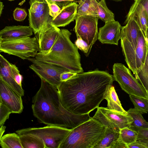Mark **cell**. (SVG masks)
Wrapping results in <instances>:
<instances>
[{
  "mask_svg": "<svg viewBox=\"0 0 148 148\" xmlns=\"http://www.w3.org/2000/svg\"><path fill=\"white\" fill-rule=\"evenodd\" d=\"M112 75L96 70L77 74L57 87L63 106L77 114H89L97 108L114 81Z\"/></svg>",
  "mask_w": 148,
  "mask_h": 148,
  "instance_id": "1",
  "label": "cell"
},
{
  "mask_svg": "<svg viewBox=\"0 0 148 148\" xmlns=\"http://www.w3.org/2000/svg\"><path fill=\"white\" fill-rule=\"evenodd\" d=\"M41 80L32 106L34 115L40 122L72 129L91 118L89 114H77L68 111L61 103L57 88Z\"/></svg>",
  "mask_w": 148,
  "mask_h": 148,
  "instance_id": "2",
  "label": "cell"
},
{
  "mask_svg": "<svg viewBox=\"0 0 148 148\" xmlns=\"http://www.w3.org/2000/svg\"><path fill=\"white\" fill-rule=\"evenodd\" d=\"M71 34L67 29H60L50 50L44 53L39 52L35 58L40 61L62 66L77 74L83 72L78 48L70 39Z\"/></svg>",
  "mask_w": 148,
  "mask_h": 148,
  "instance_id": "3",
  "label": "cell"
},
{
  "mask_svg": "<svg viewBox=\"0 0 148 148\" xmlns=\"http://www.w3.org/2000/svg\"><path fill=\"white\" fill-rule=\"evenodd\" d=\"M106 130L104 125L91 117L72 129L59 148H94Z\"/></svg>",
  "mask_w": 148,
  "mask_h": 148,
  "instance_id": "4",
  "label": "cell"
},
{
  "mask_svg": "<svg viewBox=\"0 0 148 148\" xmlns=\"http://www.w3.org/2000/svg\"><path fill=\"white\" fill-rule=\"evenodd\" d=\"M99 18L92 15L77 16L73 29L77 37L75 44L88 57L98 38Z\"/></svg>",
  "mask_w": 148,
  "mask_h": 148,
  "instance_id": "5",
  "label": "cell"
},
{
  "mask_svg": "<svg viewBox=\"0 0 148 148\" xmlns=\"http://www.w3.org/2000/svg\"><path fill=\"white\" fill-rule=\"evenodd\" d=\"M121 42L125 62L135 76L143 67L145 62L147 49L145 37L140 30L136 47L123 39H121Z\"/></svg>",
  "mask_w": 148,
  "mask_h": 148,
  "instance_id": "6",
  "label": "cell"
},
{
  "mask_svg": "<svg viewBox=\"0 0 148 148\" xmlns=\"http://www.w3.org/2000/svg\"><path fill=\"white\" fill-rule=\"evenodd\" d=\"M72 129L54 125L43 127H29L16 131L19 135L30 134L36 136L44 142L46 148H59Z\"/></svg>",
  "mask_w": 148,
  "mask_h": 148,
  "instance_id": "7",
  "label": "cell"
},
{
  "mask_svg": "<svg viewBox=\"0 0 148 148\" xmlns=\"http://www.w3.org/2000/svg\"><path fill=\"white\" fill-rule=\"evenodd\" d=\"M39 51L35 37L0 40V52L14 55L23 60L35 57Z\"/></svg>",
  "mask_w": 148,
  "mask_h": 148,
  "instance_id": "8",
  "label": "cell"
},
{
  "mask_svg": "<svg viewBox=\"0 0 148 148\" xmlns=\"http://www.w3.org/2000/svg\"><path fill=\"white\" fill-rule=\"evenodd\" d=\"M113 71L114 79L118 82L122 90L129 95L148 99L147 91L124 64L114 63Z\"/></svg>",
  "mask_w": 148,
  "mask_h": 148,
  "instance_id": "9",
  "label": "cell"
},
{
  "mask_svg": "<svg viewBox=\"0 0 148 148\" xmlns=\"http://www.w3.org/2000/svg\"><path fill=\"white\" fill-rule=\"evenodd\" d=\"M27 60L32 64L29 68L40 78L56 88L62 82L60 75L63 73L71 71L62 66L40 61L35 57H30Z\"/></svg>",
  "mask_w": 148,
  "mask_h": 148,
  "instance_id": "10",
  "label": "cell"
},
{
  "mask_svg": "<svg viewBox=\"0 0 148 148\" xmlns=\"http://www.w3.org/2000/svg\"><path fill=\"white\" fill-rule=\"evenodd\" d=\"M29 25L36 34L52 18L50 15L48 4L45 0H29Z\"/></svg>",
  "mask_w": 148,
  "mask_h": 148,
  "instance_id": "11",
  "label": "cell"
},
{
  "mask_svg": "<svg viewBox=\"0 0 148 148\" xmlns=\"http://www.w3.org/2000/svg\"><path fill=\"white\" fill-rule=\"evenodd\" d=\"M21 97L0 78V103L6 106L12 113L20 114L23 111Z\"/></svg>",
  "mask_w": 148,
  "mask_h": 148,
  "instance_id": "12",
  "label": "cell"
},
{
  "mask_svg": "<svg viewBox=\"0 0 148 148\" xmlns=\"http://www.w3.org/2000/svg\"><path fill=\"white\" fill-rule=\"evenodd\" d=\"M60 29L49 22L35 35L38 42L39 51L41 53L47 52L54 43Z\"/></svg>",
  "mask_w": 148,
  "mask_h": 148,
  "instance_id": "13",
  "label": "cell"
},
{
  "mask_svg": "<svg viewBox=\"0 0 148 148\" xmlns=\"http://www.w3.org/2000/svg\"><path fill=\"white\" fill-rule=\"evenodd\" d=\"M122 27L119 23L115 20L105 23L99 29L98 39L103 44L118 45L121 39Z\"/></svg>",
  "mask_w": 148,
  "mask_h": 148,
  "instance_id": "14",
  "label": "cell"
},
{
  "mask_svg": "<svg viewBox=\"0 0 148 148\" xmlns=\"http://www.w3.org/2000/svg\"><path fill=\"white\" fill-rule=\"evenodd\" d=\"M78 4L73 2L61 7L58 14L50 22L56 27H64L75 20L77 13Z\"/></svg>",
  "mask_w": 148,
  "mask_h": 148,
  "instance_id": "15",
  "label": "cell"
},
{
  "mask_svg": "<svg viewBox=\"0 0 148 148\" xmlns=\"http://www.w3.org/2000/svg\"><path fill=\"white\" fill-rule=\"evenodd\" d=\"M130 19L134 20L136 22L145 38L147 22L143 6L136 0H134L131 7L124 23L126 24Z\"/></svg>",
  "mask_w": 148,
  "mask_h": 148,
  "instance_id": "16",
  "label": "cell"
},
{
  "mask_svg": "<svg viewBox=\"0 0 148 148\" xmlns=\"http://www.w3.org/2000/svg\"><path fill=\"white\" fill-rule=\"evenodd\" d=\"M10 62L1 54L0 55V78L8 86L21 96L24 91L22 86L15 81L12 73Z\"/></svg>",
  "mask_w": 148,
  "mask_h": 148,
  "instance_id": "17",
  "label": "cell"
},
{
  "mask_svg": "<svg viewBox=\"0 0 148 148\" xmlns=\"http://www.w3.org/2000/svg\"><path fill=\"white\" fill-rule=\"evenodd\" d=\"M98 108L118 131L119 132L120 129L130 127L133 119L128 114L116 112L107 108Z\"/></svg>",
  "mask_w": 148,
  "mask_h": 148,
  "instance_id": "18",
  "label": "cell"
},
{
  "mask_svg": "<svg viewBox=\"0 0 148 148\" xmlns=\"http://www.w3.org/2000/svg\"><path fill=\"white\" fill-rule=\"evenodd\" d=\"M33 32L29 26H6L0 31V40L17 39L29 37L33 35Z\"/></svg>",
  "mask_w": 148,
  "mask_h": 148,
  "instance_id": "19",
  "label": "cell"
},
{
  "mask_svg": "<svg viewBox=\"0 0 148 148\" xmlns=\"http://www.w3.org/2000/svg\"><path fill=\"white\" fill-rule=\"evenodd\" d=\"M140 30L138 25L134 20H130L125 26L122 27L121 39H124L136 47Z\"/></svg>",
  "mask_w": 148,
  "mask_h": 148,
  "instance_id": "20",
  "label": "cell"
},
{
  "mask_svg": "<svg viewBox=\"0 0 148 148\" xmlns=\"http://www.w3.org/2000/svg\"><path fill=\"white\" fill-rule=\"evenodd\" d=\"M107 102V108L116 112L127 114V111L123 108L114 87L112 85L105 96Z\"/></svg>",
  "mask_w": 148,
  "mask_h": 148,
  "instance_id": "21",
  "label": "cell"
},
{
  "mask_svg": "<svg viewBox=\"0 0 148 148\" xmlns=\"http://www.w3.org/2000/svg\"><path fill=\"white\" fill-rule=\"evenodd\" d=\"M78 3L77 16L92 15L97 17L99 2L96 0H80Z\"/></svg>",
  "mask_w": 148,
  "mask_h": 148,
  "instance_id": "22",
  "label": "cell"
},
{
  "mask_svg": "<svg viewBox=\"0 0 148 148\" xmlns=\"http://www.w3.org/2000/svg\"><path fill=\"white\" fill-rule=\"evenodd\" d=\"M104 135L94 148H111L119 137V132L106 127Z\"/></svg>",
  "mask_w": 148,
  "mask_h": 148,
  "instance_id": "23",
  "label": "cell"
},
{
  "mask_svg": "<svg viewBox=\"0 0 148 148\" xmlns=\"http://www.w3.org/2000/svg\"><path fill=\"white\" fill-rule=\"evenodd\" d=\"M19 135L23 148H46L43 141L36 136L30 134Z\"/></svg>",
  "mask_w": 148,
  "mask_h": 148,
  "instance_id": "24",
  "label": "cell"
},
{
  "mask_svg": "<svg viewBox=\"0 0 148 148\" xmlns=\"http://www.w3.org/2000/svg\"><path fill=\"white\" fill-rule=\"evenodd\" d=\"M2 148H23L19 135L15 133L6 134L0 138Z\"/></svg>",
  "mask_w": 148,
  "mask_h": 148,
  "instance_id": "25",
  "label": "cell"
},
{
  "mask_svg": "<svg viewBox=\"0 0 148 148\" xmlns=\"http://www.w3.org/2000/svg\"><path fill=\"white\" fill-rule=\"evenodd\" d=\"M127 112L133 119L130 126L148 129V122L144 119L143 114L140 111L134 108H130Z\"/></svg>",
  "mask_w": 148,
  "mask_h": 148,
  "instance_id": "26",
  "label": "cell"
},
{
  "mask_svg": "<svg viewBox=\"0 0 148 148\" xmlns=\"http://www.w3.org/2000/svg\"><path fill=\"white\" fill-rule=\"evenodd\" d=\"M97 17L105 23L115 20L114 14L107 7L105 0H101L99 2Z\"/></svg>",
  "mask_w": 148,
  "mask_h": 148,
  "instance_id": "27",
  "label": "cell"
},
{
  "mask_svg": "<svg viewBox=\"0 0 148 148\" xmlns=\"http://www.w3.org/2000/svg\"><path fill=\"white\" fill-rule=\"evenodd\" d=\"M138 133L130 127L120 130L119 138L127 145L137 140Z\"/></svg>",
  "mask_w": 148,
  "mask_h": 148,
  "instance_id": "28",
  "label": "cell"
},
{
  "mask_svg": "<svg viewBox=\"0 0 148 148\" xmlns=\"http://www.w3.org/2000/svg\"><path fill=\"white\" fill-rule=\"evenodd\" d=\"M129 97L134 106L135 108L142 114L148 112V99L131 95H129Z\"/></svg>",
  "mask_w": 148,
  "mask_h": 148,
  "instance_id": "29",
  "label": "cell"
},
{
  "mask_svg": "<svg viewBox=\"0 0 148 148\" xmlns=\"http://www.w3.org/2000/svg\"><path fill=\"white\" fill-rule=\"evenodd\" d=\"M138 82L144 87L147 91L148 90V67L144 66L143 69L135 76Z\"/></svg>",
  "mask_w": 148,
  "mask_h": 148,
  "instance_id": "30",
  "label": "cell"
},
{
  "mask_svg": "<svg viewBox=\"0 0 148 148\" xmlns=\"http://www.w3.org/2000/svg\"><path fill=\"white\" fill-rule=\"evenodd\" d=\"M130 127L138 132L137 140L145 144L148 148V129L132 126Z\"/></svg>",
  "mask_w": 148,
  "mask_h": 148,
  "instance_id": "31",
  "label": "cell"
},
{
  "mask_svg": "<svg viewBox=\"0 0 148 148\" xmlns=\"http://www.w3.org/2000/svg\"><path fill=\"white\" fill-rule=\"evenodd\" d=\"M11 113L12 111L8 107L3 103H0V126L3 125Z\"/></svg>",
  "mask_w": 148,
  "mask_h": 148,
  "instance_id": "32",
  "label": "cell"
},
{
  "mask_svg": "<svg viewBox=\"0 0 148 148\" xmlns=\"http://www.w3.org/2000/svg\"><path fill=\"white\" fill-rule=\"evenodd\" d=\"M13 14L14 19L18 21H23L27 16L25 10L19 8H16L15 9Z\"/></svg>",
  "mask_w": 148,
  "mask_h": 148,
  "instance_id": "33",
  "label": "cell"
},
{
  "mask_svg": "<svg viewBox=\"0 0 148 148\" xmlns=\"http://www.w3.org/2000/svg\"><path fill=\"white\" fill-rule=\"evenodd\" d=\"M11 72L16 83L20 86H22V76L20 74L18 68L14 64L10 63Z\"/></svg>",
  "mask_w": 148,
  "mask_h": 148,
  "instance_id": "34",
  "label": "cell"
},
{
  "mask_svg": "<svg viewBox=\"0 0 148 148\" xmlns=\"http://www.w3.org/2000/svg\"><path fill=\"white\" fill-rule=\"evenodd\" d=\"M47 3L49 9L50 15L52 18H54L59 13L61 8L60 6L55 3Z\"/></svg>",
  "mask_w": 148,
  "mask_h": 148,
  "instance_id": "35",
  "label": "cell"
},
{
  "mask_svg": "<svg viewBox=\"0 0 148 148\" xmlns=\"http://www.w3.org/2000/svg\"><path fill=\"white\" fill-rule=\"evenodd\" d=\"M45 1L47 2L55 3L61 7L73 2L76 1L73 0H45Z\"/></svg>",
  "mask_w": 148,
  "mask_h": 148,
  "instance_id": "36",
  "label": "cell"
},
{
  "mask_svg": "<svg viewBox=\"0 0 148 148\" xmlns=\"http://www.w3.org/2000/svg\"><path fill=\"white\" fill-rule=\"evenodd\" d=\"M77 73L71 71H67L62 73L60 75L62 82L66 81L75 76Z\"/></svg>",
  "mask_w": 148,
  "mask_h": 148,
  "instance_id": "37",
  "label": "cell"
},
{
  "mask_svg": "<svg viewBox=\"0 0 148 148\" xmlns=\"http://www.w3.org/2000/svg\"><path fill=\"white\" fill-rule=\"evenodd\" d=\"M127 148H148L144 143L136 140L127 145Z\"/></svg>",
  "mask_w": 148,
  "mask_h": 148,
  "instance_id": "38",
  "label": "cell"
},
{
  "mask_svg": "<svg viewBox=\"0 0 148 148\" xmlns=\"http://www.w3.org/2000/svg\"><path fill=\"white\" fill-rule=\"evenodd\" d=\"M111 148H127V146L119 138L114 143Z\"/></svg>",
  "mask_w": 148,
  "mask_h": 148,
  "instance_id": "39",
  "label": "cell"
},
{
  "mask_svg": "<svg viewBox=\"0 0 148 148\" xmlns=\"http://www.w3.org/2000/svg\"><path fill=\"white\" fill-rule=\"evenodd\" d=\"M143 6L145 11L146 16L148 23V0H136Z\"/></svg>",
  "mask_w": 148,
  "mask_h": 148,
  "instance_id": "40",
  "label": "cell"
},
{
  "mask_svg": "<svg viewBox=\"0 0 148 148\" xmlns=\"http://www.w3.org/2000/svg\"><path fill=\"white\" fill-rule=\"evenodd\" d=\"M6 128V127L4 125H2L0 126V138L2 137L3 134L4 132L5 129Z\"/></svg>",
  "mask_w": 148,
  "mask_h": 148,
  "instance_id": "41",
  "label": "cell"
},
{
  "mask_svg": "<svg viewBox=\"0 0 148 148\" xmlns=\"http://www.w3.org/2000/svg\"><path fill=\"white\" fill-rule=\"evenodd\" d=\"M145 38L147 49L148 50V23H147V27L146 31V36Z\"/></svg>",
  "mask_w": 148,
  "mask_h": 148,
  "instance_id": "42",
  "label": "cell"
},
{
  "mask_svg": "<svg viewBox=\"0 0 148 148\" xmlns=\"http://www.w3.org/2000/svg\"><path fill=\"white\" fill-rule=\"evenodd\" d=\"M4 5L3 3L1 1L0 2V16H1V15L3 12V9Z\"/></svg>",
  "mask_w": 148,
  "mask_h": 148,
  "instance_id": "43",
  "label": "cell"
},
{
  "mask_svg": "<svg viewBox=\"0 0 148 148\" xmlns=\"http://www.w3.org/2000/svg\"><path fill=\"white\" fill-rule=\"evenodd\" d=\"M144 66L148 67V50H147L145 62Z\"/></svg>",
  "mask_w": 148,
  "mask_h": 148,
  "instance_id": "44",
  "label": "cell"
},
{
  "mask_svg": "<svg viewBox=\"0 0 148 148\" xmlns=\"http://www.w3.org/2000/svg\"><path fill=\"white\" fill-rule=\"evenodd\" d=\"M7 0L9 1H14V0Z\"/></svg>",
  "mask_w": 148,
  "mask_h": 148,
  "instance_id": "45",
  "label": "cell"
},
{
  "mask_svg": "<svg viewBox=\"0 0 148 148\" xmlns=\"http://www.w3.org/2000/svg\"><path fill=\"white\" fill-rule=\"evenodd\" d=\"M98 2H99L100 1L99 0H96Z\"/></svg>",
  "mask_w": 148,
  "mask_h": 148,
  "instance_id": "46",
  "label": "cell"
},
{
  "mask_svg": "<svg viewBox=\"0 0 148 148\" xmlns=\"http://www.w3.org/2000/svg\"><path fill=\"white\" fill-rule=\"evenodd\" d=\"M147 93H148V90L147 91Z\"/></svg>",
  "mask_w": 148,
  "mask_h": 148,
  "instance_id": "47",
  "label": "cell"
},
{
  "mask_svg": "<svg viewBox=\"0 0 148 148\" xmlns=\"http://www.w3.org/2000/svg\"></svg>",
  "mask_w": 148,
  "mask_h": 148,
  "instance_id": "48",
  "label": "cell"
},
{
  "mask_svg": "<svg viewBox=\"0 0 148 148\" xmlns=\"http://www.w3.org/2000/svg\"></svg>",
  "mask_w": 148,
  "mask_h": 148,
  "instance_id": "49",
  "label": "cell"
}]
</instances>
